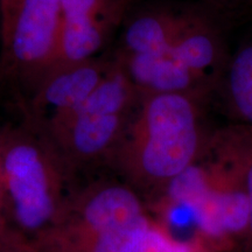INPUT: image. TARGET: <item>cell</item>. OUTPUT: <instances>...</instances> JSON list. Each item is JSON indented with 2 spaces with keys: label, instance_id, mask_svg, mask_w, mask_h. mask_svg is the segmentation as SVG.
Masks as SVG:
<instances>
[{
  "label": "cell",
  "instance_id": "1",
  "mask_svg": "<svg viewBox=\"0 0 252 252\" xmlns=\"http://www.w3.org/2000/svg\"><path fill=\"white\" fill-rule=\"evenodd\" d=\"M200 99L184 94H144L106 165L151 203L202 158Z\"/></svg>",
  "mask_w": 252,
  "mask_h": 252
},
{
  "label": "cell",
  "instance_id": "2",
  "mask_svg": "<svg viewBox=\"0 0 252 252\" xmlns=\"http://www.w3.org/2000/svg\"><path fill=\"white\" fill-rule=\"evenodd\" d=\"M0 169L9 228L39 251L76 193V172L26 119L0 127Z\"/></svg>",
  "mask_w": 252,
  "mask_h": 252
},
{
  "label": "cell",
  "instance_id": "3",
  "mask_svg": "<svg viewBox=\"0 0 252 252\" xmlns=\"http://www.w3.org/2000/svg\"><path fill=\"white\" fill-rule=\"evenodd\" d=\"M252 126L210 135L206 152L187 172L188 209L196 230L224 252H237L248 226Z\"/></svg>",
  "mask_w": 252,
  "mask_h": 252
},
{
  "label": "cell",
  "instance_id": "4",
  "mask_svg": "<svg viewBox=\"0 0 252 252\" xmlns=\"http://www.w3.org/2000/svg\"><path fill=\"white\" fill-rule=\"evenodd\" d=\"M139 99V93L116 59L111 74L47 137L75 172L100 162L106 165Z\"/></svg>",
  "mask_w": 252,
  "mask_h": 252
},
{
  "label": "cell",
  "instance_id": "5",
  "mask_svg": "<svg viewBox=\"0 0 252 252\" xmlns=\"http://www.w3.org/2000/svg\"><path fill=\"white\" fill-rule=\"evenodd\" d=\"M61 30L60 0H20L1 33L0 80L23 105L58 65Z\"/></svg>",
  "mask_w": 252,
  "mask_h": 252
},
{
  "label": "cell",
  "instance_id": "6",
  "mask_svg": "<svg viewBox=\"0 0 252 252\" xmlns=\"http://www.w3.org/2000/svg\"><path fill=\"white\" fill-rule=\"evenodd\" d=\"M149 208L124 181L102 180L77 188L62 220L39 252H56L149 215Z\"/></svg>",
  "mask_w": 252,
  "mask_h": 252
},
{
  "label": "cell",
  "instance_id": "7",
  "mask_svg": "<svg viewBox=\"0 0 252 252\" xmlns=\"http://www.w3.org/2000/svg\"><path fill=\"white\" fill-rule=\"evenodd\" d=\"M116 59L94 58L56 67L24 104L25 119L49 135L111 74Z\"/></svg>",
  "mask_w": 252,
  "mask_h": 252
},
{
  "label": "cell",
  "instance_id": "8",
  "mask_svg": "<svg viewBox=\"0 0 252 252\" xmlns=\"http://www.w3.org/2000/svg\"><path fill=\"white\" fill-rule=\"evenodd\" d=\"M60 6L62 30L56 67L96 58L121 21L126 0H60Z\"/></svg>",
  "mask_w": 252,
  "mask_h": 252
},
{
  "label": "cell",
  "instance_id": "9",
  "mask_svg": "<svg viewBox=\"0 0 252 252\" xmlns=\"http://www.w3.org/2000/svg\"><path fill=\"white\" fill-rule=\"evenodd\" d=\"M116 59L140 96L184 94L201 98L208 87L169 53L154 55L118 53Z\"/></svg>",
  "mask_w": 252,
  "mask_h": 252
},
{
  "label": "cell",
  "instance_id": "10",
  "mask_svg": "<svg viewBox=\"0 0 252 252\" xmlns=\"http://www.w3.org/2000/svg\"><path fill=\"white\" fill-rule=\"evenodd\" d=\"M168 53L206 86L213 81L222 59L219 36L213 26L195 13H186L184 24Z\"/></svg>",
  "mask_w": 252,
  "mask_h": 252
},
{
  "label": "cell",
  "instance_id": "11",
  "mask_svg": "<svg viewBox=\"0 0 252 252\" xmlns=\"http://www.w3.org/2000/svg\"><path fill=\"white\" fill-rule=\"evenodd\" d=\"M185 13L172 9H147L128 21L119 54L154 55L168 53L184 24Z\"/></svg>",
  "mask_w": 252,
  "mask_h": 252
},
{
  "label": "cell",
  "instance_id": "12",
  "mask_svg": "<svg viewBox=\"0 0 252 252\" xmlns=\"http://www.w3.org/2000/svg\"><path fill=\"white\" fill-rule=\"evenodd\" d=\"M153 220L154 216L149 214L130 224L110 230L56 252H133Z\"/></svg>",
  "mask_w": 252,
  "mask_h": 252
},
{
  "label": "cell",
  "instance_id": "13",
  "mask_svg": "<svg viewBox=\"0 0 252 252\" xmlns=\"http://www.w3.org/2000/svg\"><path fill=\"white\" fill-rule=\"evenodd\" d=\"M228 88L236 111L252 126V43L243 47L232 60Z\"/></svg>",
  "mask_w": 252,
  "mask_h": 252
},
{
  "label": "cell",
  "instance_id": "14",
  "mask_svg": "<svg viewBox=\"0 0 252 252\" xmlns=\"http://www.w3.org/2000/svg\"><path fill=\"white\" fill-rule=\"evenodd\" d=\"M175 239L168 225L154 217L152 224L133 252H169Z\"/></svg>",
  "mask_w": 252,
  "mask_h": 252
},
{
  "label": "cell",
  "instance_id": "15",
  "mask_svg": "<svg viewBox=\"0 0 252 252\" xmlns=\"http://www.w3.org/2000/svg\"><path fill=\"white\" fill-rule=\"evenodd\" d=\"M11 242H23V241L19 239L17 236L12 232V230L8 225L7 216H6L4 186H2L1 169H0V245L11 243Z\"/></svg>",
  "mask_w": 252,
  "mask_h": 252
},
{
  "label": "cell",
  "instance_id": "16",
  "mask_svg": "<svg viewBox=\"0 0 252 252\" xmlns=\"http://www.w3.org/2000/svg\"><path fill=\"white\" fill-rule=\"evenodd\" d=\"M248 201H249V219L247 231L237 252H252V165L248 176Z\"/></svg>",
  "mask_w": 252,
  "mask_h": 252
},
{
  "label": "cell",
  "instance_id": "17",
  "mask_svg": "<svg viewBox=\"0 0 252 252\" xmlns=\"http://www.w3.org/2000/svg\"><path fill=\"white\" fill-rule=\"evenodd\" d=\"M20 0H0V33H4L11 24Z\"/></svg>",
  "mask_w": 252,
  "mask_h": 252
},
{
  "label": "cell",
  "instance_id": "18",
  "mask_svg": "<svg viewBox=\"0 0 252 252\" xmlns=\"http://www.w3.org/2000/svg\"><path fill=\"white\" fill-rule=\"evenodd\" d=\"M0 252H39L32 245L24 242H11L0 245Z\"/></svg>",
  "mask_w": 252,
  "mask_h": 252
}]
</instances>
